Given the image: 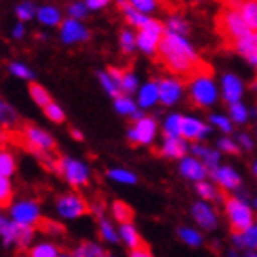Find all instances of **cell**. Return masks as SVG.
Listing matches in <instances>:
<instances>
[{
    "instance_id": "obj_26",
    "label": "cell",
    "mask_w": 257,
    "mask_h": 257,
    "mask_svg": "<svg viewBox=\"0 0 257 257\" xmlns=\"http://www.w3.org/2000/svg\"><path fill=\"white\" fill-rule=\"evenodd\" d=\"M114 108L121 116H131V118L140 110L138 103L134 101L131 96H127V94H119L118 97H114Z\"/></svg>"
},
{
    "instance_id": "obj_39",
    "label": "cell",
    "mask_w": 257,
    "mask_h": 257,
    "mask_svg": "<svg viewBox=\"0 0 257 257\" xmlns=\"http://www.w3.org/2000/svg\"><path fill=\"white\" fill-rule=\"evenodd\" d=\"M15 158L10 151L0 149V177H11L15 173Z\"/></svg>"
},
{
    "instance_id": "obj_2",
    "label": "cell",
    "mask_w": 257,
    "mask_h": 257,
    "mask_svg": "<svg viewBox=\"0 0 257 257\" xmlns=\"http://www.w3.org/2000/svg\"><path fill=\"white\" fill-rule=\"evenodd\" d=\"M217 32H219L220 39H222V43L231 48L233 44L242 39L244 35L252 32L248 24L244 22V19L241 17L239 10L237 8H231V6H224L222 10L219 11V15H217Z\"/></svg>"
},
{
    "instance_id": "obj_62",
    "label": "cell",
    "mask_w": 257,
    "mask_h": 257,
    "mask_svg": "<svg viewBox=\"0 0 257 257\" xmlns=\"http://www.w3.org/2000/svg\"><path fill=\"white\" fill-rule=\"evenodd\" d=\"M253 204H255V208H257V198H255V202H253Z\"/></svg>"
},
{
    "instance_id": "obj_15",
    "label": "cell",
    "mask_w": 257,
    "mask_h": 257,
    "mask_svg": "<svg viewBox=\"0 0 257 257\" xmlns=\"http://www.w3.org/2000/svg\"><path fill=\"white\" fill-rule=\"evenodd\" d=\"M231 50H235L237 54L242 55V57L257 70V30H252L248 35L239 39V41L231 46Z\"/></svg>"
},
{
    "instance_id": "obj_1",
    "label": "cell",
    "mask_w": 257,
    "mask_h": 257,
    "mask_svg": "<svg viewBox=\"0 0 257 257\" xmlns=\"http://www.w3.org/2000/svg\"><path fill=\"white\" fill-rule=\"evenodd\" d=\"M156 55H158L162 66L169 74L184 77L186 81H189L198 74H213L211 66L198 57V54L195 52L193 44L186 39V35L166 32Z\"/></svg>"
},
{
    "instance_id": "obj_35",
    "label": "cell",
    "mask_w": 257,
    "mask_h": 257,
    "mask_svg": "<svg viewBox=\"0 0 257 257\" xmlns=\"http://www.w3.org/2000/svg\"><path fill=\"white\" fill-rule=\"evenodd\" d=\"M101 253H103L101 246H99L97 242H92V241L81 242L79 246H75V250H74L75 257H99Z\"/></svg>"
},
{
    "instance_id": "obj_59",
    "label": "cell",
    "mask_w": 257,
    "mask_h": 257,
    "mask_svg": "<svg viewBox=\"0 0 257 257\" xmlns=\"http://www.w3.org/2000/svg\"><path fill=\"white\" fill-rule=\"evenodd\" d=\"M253 173H255V177H257V162L253 164Z\"/></svg>"
},
{
    "instance_id": "obj_52",
    "label": "cell",
    "mask_w": 257,
    "mask_h": 257,
    "mask_svg": "<svg viewBox=\"0 0 257 257\" xmlns=\"http://www.w3.org/2000/svg\"><path fill=\"white\" fill-rule=\"evenodd\" d=\"M237 144H239V147H242L244 151H252L253 149V142L246 133H241L239 136H237Z\"/></svg>"
},
{
    "instance_id": "obj_22",
    "label": "cell",
    "mask_w": 257,
    "mask_h": 257,
    "mask_svg": "<svg viewBox=\"0 0 257 257\" xmlns=\"http://www.w3.org/2000/svg\"><path fill=\"white\" fill-rule=\"evenodd\" d=\"M191 153H193V156H197L198 160L204 162V166L208 167L209 171L219 166V162H220V153H219V151L209 149V147H206V145L195 144L191 147Z\"/></svg>"
},
{
    "instance_id": "obj_43",
    "label": "cell",
    "mask_w": 257,
    "mask_h": 257,
    "mask_svg": "<svg viewBox=\"0 0 257 257\" xmlns=\"http://www.w3.org/2000/svg\"><path fill=\"white\" fill-rule=\"evenodd\" d=\"M230 119L235 123L242 125L248 121V108L242 105L241 101L230 103Z\"/></svg>"
},
{
    "instance_id": "obj_48",
    "label": "cell",
    "mask_w": 257,
    "mask_h": 257,
    "mask_svg": "<svg viewBox=\"0 0 257 257\" xmlns=\"http://www.w3.org/2000/svg\"><path fill=\"white\" fill-rule=\"evenodd\" d=\"M88 6H86V2H81V0H74L72 4L68 6V15L72 17V19H85L86 13H88Z\"/></svg>"
},
{
    "instance_id": "obj_40",
    "label": "cell",
    "mask_w": 257,
    "mask_h": 257,
    "mask_svg": "<svg viewBox=\"0 0 257 257\" xmlns=\"http://www.w3.org/2000/svg\"><path fill=\"white\" fill-rule=\"evenodd\" d=\"M30 257H59V250L52 242H39L32 248Z\"/></svg>"
},
{
    "instance_id": "obj_37",
    "label": "cell",
    "mask_w": 257,
    "mask_h": 257,
    "mask_svg": "<svg viewBox=\"0 0 257 257\" xmlns=\"http://www.w3.org/2000/svg\"><path fill=\"white\" fill-rule=\"evenodd\" d=\"M119 46H121V52L125 55H133L134 50L138 48V44H136V33L133 30H123L121 35H119Z\"/></svg>"
},
{
    "instance_id": "obj_13",
    "label": "cell",
    "mask_w": 257,
    "mask_h": 257,
    "mask_svg": "<svg viewBox=\"0 0 257 257\" xmlns=\"http://www.w3.org/2000/svg\"><path fill=\"white\" fill-rule=\"evenodd\" d=\"M191 215H193V219H195V222H197L200 228H204V230H215V228H217L219 219H217L215 209L208 204V200L193 204Z\"/></svg>"
},
{
    "instance_id": "obj_33",
    "label": "cell",
    "mask_w": 257,
    "mask_h": 257,
    "mask_svg": "<svg viewBox=\"0 0 257 257\" xmlns=\"http://www.w3.org/2000/svg\"><path fill=\"white\" fill-rule=\"evenodd\" d=\"M37 10L39 8L33 4L32 0H24V2H21V4L15 8V13H17V17H19V21L26 22L37 17Z\"/></svg>"
},
{
    "instance_id": "obj_47",
    "label": "cell",
    "mask_w": 257,
    "mask_h": 257,
    "mask_svg": "<svg viewBox=\"0 0 257 257\" xmlns=\"http://www.w3.org/2000/svg\"><path fill=\"white\" fill-rule=\"evenodd\" d=\"M209 121H211V125H215L217 128H220L222 133H231L233 131V123H231L230 118H226V116H222V114H211L209 116Z\"/></svg>"
},
{
    "instance_id": "obj_20",
    "label": "cell",
    "mask_w": 257,
    "mask_h": 257,
    "mask_svg": "<svg viewBox=\"0 0 257 257\" xmlns=\"http://www.w3.org/2000/svg\"><path fill=\"white\" fill-rule=\"evenodd\" d=\"M231 241L237 250H257V224L248 226L242 231H235Z\"/></svg>"
},
{
    "instance_id": "obj_4",
    "label": "cell",
    "mask_w": 257,
    "mask_h": 257,
    "mask_svg": "<svg viewBox=\"0 0 257 257\" xmlns=\"http://www.w3.org/2000/svg\"><path fill=\"white\" fill-rule=\"evenodd\" d=\"M55 171L59 173L61 177L74 188H83L90 182V169L88 166H85L83 162L75 160V158H59Z\"/></svg>"
},
{
    "instance_id": "obj_28",
    "label": "cell",
    "mask_w": 257,
    "mask_h": 257,
    "mask_svg": "<svg viewBox=\"0 0 257 257\" xmlns=\"http://www.w3.org/2000/svg\"><path fill=\"white\" fill-rule=\"evenodd\" d=\"M189 30H191V28H189L188 21H186L184 17L169 15V19H167V22H166V32L177 33V35H188Z\"/></svg>"
},
{
    "instance_id": "obj_23",
    "label": "cell",
    "mask_w": 257,
    "mask_h": 257,
    "mask_svg": "<svg viewBox=\"0 0 257 257\" xmlns=\"http://www.w3.org/2000/svg\"><path fill=\"white\" fill-rule=\"evenodd\" d=\"M21 123V118L10 103L0 97V127L8 128V131H15Z\"/></svg>"
},
{
    "instance_id": "obj_42",
    "label": "cell",
    "mask_w": 257,
    "mask_h": 257,
    "mask_svg": "<svg viewBox=\"0 0 257 257\" xmlns=\"http://www.w3.org/2000/svg\"><path fill=\"white\" fill-rule=\"evenodd\" d=\"M13 198V186L10 177H0V208H8Z\"/></svg>"
},
{
    "instance_id": "obj_5",
    "label": "cell",
    "mask_w": 257,
    "mask_h": 257,
    "mask_svg": "<svg viewBox=\"0 0 257 257\" xmlns=\"http://www.w3.org/2000/svg\"><path fill=\"white\" fill-rule=\"evenodd\" d=\"M166 35V24H162L160 21L151 19L144 28H140L136 33V44L138 48L147 55H156L158 46H160L162 39Z\"/></svg>"
},
{
    "instance_id": "obj_18",
    "label": "cell",
    "mask_w": 257,
    "mask_h": 257,
    "mask_svg": "<svg viewBox=\"0 0 257 257\" xmlns=\"http://www.w3.org/2000/svg\"><path fill=\"white\" fill-rule=\"evenodd\" d=\"M224 6L237 8L250 30H257V0H226Z\"/></svg>"
},
{
    "instance_id": "obj_19",
    "label": "cell",
    "mask_w": 257,
    "mask_h": 257,
    "mask_svg": "<svg viewBox=\"0 0 257 257\" xmlns=\"http://www.w3.org/2000/svg\"><path fill=\"white\" fill-rule=\"evenodd\" d=\"M160 153L166 158H184L188 153V144L182 136H166Z\"/></svg>"
},
{
    "instance_id": "obj_8",
    "label": "cell",
    "mask_w": 257,
    "mask_h": 257,
    "mask_svg": "<svg viewBox=\"0 0 257 257\" xmlns=\"http://www.w3.org/2000/svg\"><path fill=\"white\" fill-rule=\"evenodd\" d=\"M156 131H158L156 119L151 116H142V118L134 119L127 136L134 145H151L156 138Z\"/></svg>"
},
{
    "instance_id": "obj_34",
    "label": "cell",
    "mask_w": 257,
    "mask_h": 257,
    "mask_svg": "<svg viewBox=\"0 0 257 257\" xmlns=\"http://www.w3.org/2000/svg\"><path fill=\"white\" fill-rule=\"evenodd\" d=\"M119 86H121V92L127 94V96H133L134 92H138L140 85L136 74L131 72V70H125L123 75H121V81H119Z\"/></svg>"
},
{
    "instance_id": "obj_58",
    "label": "cell",
    "mask_w": 257,
    "mask_h": 257,
    "mask_svg": "<svg viewBox=\"0 0 257 257\" xmlns=\"http://www.w3.org/2000/svg\"><path fill=\"white\" fill-rule=\"evenodd\" d=\"M59 257H75L74 253H59Z\"/></svg>"
},
{
    "instance_id": "obj_29",
    "label": "cell",
    "mask_w": 257,
    "mask_h": 257,
    "mask_svg": "<svg viewBox=\"0 0 257 257\" xmlns=\"http://www.w3.org/2000/svg\"><path fill=\"white\" fill-rule=\"evenodd\" d=\"M97 77H99V83H101V86L105 88V92H107L108 96L118 97L119 94H123V92H121V86H119V83L114 79L112 75L108 74L107 70H105V72H99V74H97Z\"/></svg>"
},
{
    "instance_id": "obj_3",
    "label": "cell",
    "mask_w": 257,
    "mask_h": 257,
    "mask_svg": "<svg viewBox=\"0 0 257 257\" xmlns=\"http://www.w3.org/2000/svg\"><path fill=\"white\" fill-rule=\"evenodd\" d=\"M189 86V99L193 105H197L200 108L211 107L217 97H219V90L215 85L211 74H198L188 81Z\"/></svg>"
},
{
    "instance_id": "obj_10",
    "label": "cell",
    "mask_w": 257,
    "mask_h": 257,
    "mask_svg": "<svg viewBox=\"0 0 257 257\" xmlns=\"http://www.w3.org/2000/svg\"><path fill=\"white\" fill-rule=\"evenodd\" d=\"M90 39V32L86 30L83 24H81L79 19H66V21L61 22V41L64 44H79V43H85Z\"/></svg>"
},
{
    "instance_id": "obj_61",
    "label": "cell",
    "mask_w": 257,
    "mask_h": 257,
    "mask_svg": "<svg viewBox=\"0 0 257 257\" xmlns=\"http://www.w3.org/2000/svg\"><path fill=\"white\" fill-rule=\"evenodd\" d=\"M193 2H202V0H193Z\"/></svg>"
},
{
    "instance_id": "obj_7",
    "label": "cell",
    "mask_w": 257,
    "mask_h": 257,
    "mask_svg": "<svg viewBox=\"0 0 257 257\" xmlns=\"http://www.w3.org/2000/svg\"><path fill=\"white\" fill-rule=\"evenodd\" d=\"M55 208L63 219H79L90 211V204L77 193H64V195L57 197Z\"/></svg>"
},
{
    "instance_id": "obj_6",
    "label": "cell",
    "mask_w": 257,
    "mask_h": 257,
    "mask_svg": "<svg viewBox=\"0 0 257 257\" xmlns=\"http://www.w3.org/2000/svg\"><path fill=\"white\" fill-rule=\"evenodd\" d=\"M226 215L230 220L233 231H242L246 230L248 226L253 224V211L246 204V200L241 197L226 198Z\"/></svg>"
},
{
    "instance_id": "obj_36",
    "label": "cell",
    "mask_w": 257,
    "mask_h": 257,
    "mask_svg": "<svg viewBox=\"0 0 257 257\" xmlns=\"http://www.w3.org/2000/svg\"><path fill=\"white\" fill-rule=\"evenodd\" d=\"M30 96H32V99L37 103L39 107H43V108L52 101L48 90H46L43 85H39V83H32V85H30Z\"/></svg>"
},
{
    "instance_id": "obj_50",
    "label": "cell",
    "mask_w": 257,
    "mask_h": 257,
    "mask_svg": "<svg viewBox=\"0 0 257 257\" xmlns=\"http://www.w3.org/2000/svg\"><path fill=\"white\" fill-rule=\"evenodd\" d=\"M39 228L50 235H63L64 228L59 224V222H55V220H41L39 222Z\"/></svg>"
},
{
    "instance_id": "obj_11",
    "label": "cell",
    "mask_w": 257,
    "mask_h": 257,
    "mask_svg": "<svg viewBox=\"0 0 257 257\" xmlns=\"http://www.w3.org/2000/svg\"><path fill=\"white\" fill-rule=\"evenodd\" d=\"M158 92H160V103L166 107H171L175 103L180 101L184 94L182 81L177 77H164L158 81Z\"/></svg>"
},
{
    "instance_id": "obj_12",
    "label": "cell",
    "mask_w": 257,
    "mask_h": 257,
    "mask_svg": "<svg viewBox=\"0 0 257 257\" xmlns=\"http://www.w3.org/2000/svg\"><path fill=\"white\" fill-rule=\"evenodd\" d=\"M209 173H211V178L215 180V184H219L224 191H235V189L241 188V177L233 167L217 166Z\"/></svg>"
},
{
    "instance_id": "obj_30",
    "label": "cell",
    "mask_w": 257,
    "mask_h": 257,
    "mask_svg": "<svg viewBox=\"0 0 257 257\" xmlns=\"http://www.w3.org/2000/svg\"><path fill=\"white\" fill-rule=\"evenodd\" d=\"M182 119L180 114H169L164 121V134L166 136H182Z\"/></svg>"
},
{
    "instance_id": "obj_32",
    "label": "cell",
    "mask_w": 257,
    "mask_h": 257,
    "mask_svg": "<svg viewBox=\"0 0 257 257\" xmlns=\"http://www.w3.org/2000/svg\"><path fill=\"white\" fill-rule=\"evenodd\" d=\"M133 208L131 206H127V204L123 202V200H116V202H112V217L118 222H131L133 220Z\"/></svg>"
},
{
    "instance_id": "obj_51",
    "label": "cell",
    "mask_w": 257,
    "mask_h": 257,
    "mask_svg": "<svg viewBox=\"0 0 257 257\" xmlns=\"http://www.w3.org/2000/svg\"><path fill=\"white\" fill-rule=\"evenodd\" d=\"M217 145H219V149L222 151V153H228V155H237L239 153V144L237 142H233L231 138H220L219 142H217Z\"/></svg>"
},
{
    "instance_id": "obj_41",
    "label": "cell",
    "mask_w": 257,
    "mask_h": 257,
    "mask_svg": "<svg viewBox=\"0 0 257 257\" xmlns=\"http://www.w3.org/2000/svg\"><path fill=\"white\" fill-rule=\"evenodd\" d=\"M178 237H180L188 246H200V244H202V235H200L197 230H193V228H186V226L178 228Z\"/></svg>"
},
{
    "instance_id": "obj_17",
    "label": "cell",
    "mask_w": 257,
    "mask_h": 257,
    "mask_svg": "<svg viewBox=\"0 0 257 257\" xmlns=\"http://www.w3.org/2000/svg\"><path fill=\"white\" fill-rule=\"evenodd\" d=\"M220 90H222V97L224 101L230 105V103L241 101L242 92H244V85L242 81L233 74H226L222 77V85H220Z\"/></svg>"
},
{
    "instance_id": "obj_60",
    "label": "cell",
    "mask_w": 257,
    "mask_h": 257,
    "mask_svg": "<svg viewBox=\"0 0 257 257\" xmlns=\"http://www.w3.org/2000/svg\"><path fill=\"white\" fill-rule=\"evenodd\" d=\"M99 257H112V255H107V253H101Z\"/></svg>"
},
{
    "instance_id": "obj_46",
    "label": "cell",
    "mask_w": 257,
    "mask_h": 257,
    "mask_svg": "<svg viewBox=\"0 0 257 257\" xmlns=\"http://www.w3.org/2000/svg\"><path fill=\"white\" fill-rule=\"evenodd\" d=\"M8 70L15 77H19V79H33V72L22 63H10L8 64Z\"/></svg>"
},
{
    "instance_id": "obj_38",
    "label": "cell",
    "mask_w": 257,
    "mask_h": 257,
    "mask_svg": "<svg viewBox=\"0 0 257 257\" xmlns=\"http://www.w3.org/2000/svg\"><path fill=\"white\" fill-rule=\"evenodd\" d=\"M99 233L101 239L107 242H116L119 239V231H116V228L112 226V222L105 217H99Z\"/></svg>"
},
{
    "instance_id": "obj_55",
    "label": "cell",
    "mask_w": 257,
    "mask_h": 257,
    "mask_svg": "<svg viewBox=\"0 0 257 257\" xmlns=\"http://www.w3.org/2000/svg\"><path fill=\"white\" fill-rule=\"evenodd\" d=\"M24 33H26V28H24V24L19 21L15 26H13V32H11V35H13V39H22V37H24Z\"/></svg>"
},
{
    "instance_id": "obj_25",
    "label": "cell",
    "mask_w": 257,
    "mask_h": 257,
    "mask_svg": "<svg viewBox=\"0 0 257 257\" xmlns=\"http://www.w3.org/2000/svg\"><path fill=\"white\" fill-rule=\"evenodd\" d=\"M17 230H19V224H17L15 220L6 219L4 215L0 213V239H2V242H4L6 246L15 244Z\"/></svg>"
},
{
    "instance_id": "obj_45",
    "label": "cell",
    "mask_w": 257,
    "mask_h": 257,
    "mask_svg": "<svg viewBox=\"0 0 257 257\" xmlns=\"http://www.w3.org/2000/svg\"><path fill=\"white\" fill-rule=\"evenodd\" d=\"M44 114H46V118L55 121V123H63L64 121V110L61 108V105H57L55 101H50L46 107H44Z\"/></svg>"
},
{
    "instance_id": "obj_44",
    "label": "cell",
    "mask_w": 257,
    "mask_h": 257,
    "mask_svg": "<svg viewBox=\"0 0 257 257\" xmlns=\"http://www.w3.org/2000/svg\"><path fill=\"white\" fill-rule=\"evenodd\" d=\"M107 175L110 180L119 184H136V180H138L136 175L133 171H127V169H110Z\"/></svg>"
},
{
    "instance_id": "obj_31",
    "label": "cell",
    "mask_w": 257,
    "mask_h": 257,
    "mask_svg": "<svg viewBox=\"0 0 257 257\" xmlns=\"http://www.w3.org/2000/svg\"><path fill=\"white\" fill-rule=\"evenodd\" d=\"M197 193L200 195L202 200H224L222 193H219V189L215 188L213 184L206 182V180L197 182Z\"/></svg>"
},
{
    "instance_id": "obj_21",
    "label": "cell",
    "mask_w": 257,
    "mask_h": 257,
    "mask_svg": "<svg viewBox=\"0 0 257 257\" xmlns=\"http://www.w3.org/2000/svg\"><path fill=\"white\" fill-rule=\"evenodd\" d=\"M160 101V92H158V83L149 81L144 86L138 88V107L140 108H151L153 105Z\"/></svg>"
},
{
    "instance_id": "obj_49",
    "label": "cell",
    "mask_w": 257,
    "mask_h": 257,
    "mask_svg": "<svg viewBox=\"0 0 257 257\" xmlns=\"http://www.w3.org/2000/svg\"><path fill=\"white\" fill-rule=\"evenodd\" d=\"M128 2H131L136 10H140L142 13H147V15L158 10V0H128Z\"/></svg>"
},
{
    "instance_id": "obj_56",
    "label": "cell",
    "mask_w": 257,
    "mask_h": 257,
    "mask_svg": "<svg viewBox=\"0 0 257 257\" xmlns=\"http://www.w3.org/2000/svg\"><path fill=\"white\" fill-rule=\"evenodd\" d=\"M228 257H257L255 250H246V252H239V250H231Z\"/></svg>"
},
{
    "instance_id": "obj_27",
    "label": "cell",
    "mask_w": 257,
    "mask_h": 257,
    "mask_svg": "<svg viewBox=\"0 0 257 257\" xmlns=\"http://www.w3.org/2000/svg\"><path fill=\"white\" fill-rule=\"evenodd\" d=\"M119 239H121L128 248L144 246L142 237H140L138 230L133 226V222H123V224H121V228H119Z\"/></svg>"
},
{
    "instance_id": "obj_16",
    "label": "cell",
    "mask_w": 257,
    "mask_h": 257,
    "mask_svg": "<svg viewBox=\"0 0 257 257\" xmlns=\"http://www.w3.org/2000/svg\"><path fill=\"white\" fill-rule=\"evenodd\" d=\"M211 128L208 125L191 116H184L182 119V138L189 140V142H200L209 134Z\"/></svg>"
},
{
    "instance_id": "obj_24",
    "label": "cell",
    "mask_w": 257,
    "mask_h": 257,
    "mask_svg": "<svg viewBox=\"0 0 257 257\" xmlns=\"http://www.w3.org/2000/svg\"><path fill=\"white\" fill-rule=\"evenodd\" d=\"M37 21L44 26H61L63 15L61 11L54 6H43L37 10Z\"/></svg>"
},
{
    "instance_id": "obj_54",
    "label": "cell",
    "mask_w": 257,
    "mask_h": 257,
    "mask_svg": "<svg viewBox=\"0 0 257 257\" xmlns=\"http://www.w3.org/2000/svg\"><path fill=\"white\" fill-rule=\"evenodd\" d=\"M128 257H153V253H151L145 246H138V248H131Z\"/></svg>"
},
{
    "instance_id": "obj_9",
    "label": "cell",
    "mask_w": 257,
    "mask_h": 257,
    "mask_svg": "<svg viewBox=\"0 0 257 257\" xmlns=\"http://www.w3.org/2000/svg\"><path fill=\"white\" fill-rule=\"evenodd\" d=\"M11 219L15 220L17 224H24V226H39L41 222V208L39 204L32 198H24V200H19L17 204L11 206Z\"/></svg>"
},
{
    "instance_id": "obj_63",
    "label": "cell",
    "mask_w": 257,
    "mask_h": 257,
    "mask_svg": "<svg viewBox=\"0 0 257 257\" xmlns=\"http://www.w3.org/2000/svg\"><path fill=\"white\" fill-rule=\"evenodd\" d=\"M222 2H226V0H222Z\"/></svg>"
},
{
    "instance_id": "obj_57",
    "label": "cell",
    "mask_w": 257,
    "mask_h": 257,
    "mask_svg": "<svg viewBox=\"0 0 257 257\" xmlns=\"http://www.w3.org/2000/svg\"><path fill=\"white\" fill-rule=\"evenodd\" d=\"M72 136H74L75 140H83V133H81V131H77V128H74V131H72Z\"/></svg>"
},
{
    "instance_id": "obj_53",
    "label": "cell",
    "mask_w": 257,
    "mask_h": 257,
    "mask_svg": "<svg viewBox=\"0 0 257 257\" xmlns=\"http://www.w3.org/2000/svg\"><path fill=\"white\" fill-rule=\"evenodd\" d=\"M86 6H88V10L92 11H97V10H103V8H107L112 0H85Z\"/></svg>"
},
{
    "instance_id": "obj_14",
    "label": "cell",
    "mask_w": 257,
    "mask_h": 257,
    "mask_svg": "<svg viewBox=\"0 0 257 257\" xmlns=\"http://www.w3.org/2000/svg\"><path fill=\"white\" fill-rule=\"evenodd\" d=\"M180 175L188 180H193V182H200L204 178L208 177L209 169L204 166L202 160H198L197 156H184L182 162H180Z\"/></svg>"
}]
</instances>
